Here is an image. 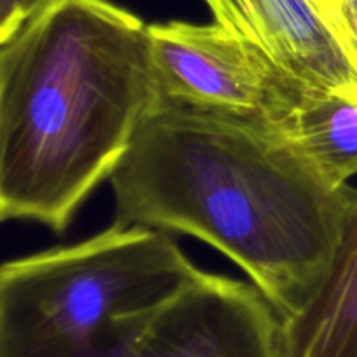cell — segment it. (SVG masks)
<instances>
[{"instance_id":"obj_11","label":"cell","mask_w":357,"mask_h":357,"mask_svg":"<svg viewBox=\"0 0 357 357\" xmlns=\"http://www.w3.org/2000/svg\"><path fill=\"white\" fill-rule=\"evenodd\" d=\"M0 2H3V0H0Z\"/></svg>"},{"instance_id":"obj_9","label":"cell","mask_w":357,"mask_h":357,"mask_svg":"<svg viewBox=\"0 0 357 357\" xmlns=\"http://www.w3.org/2000/svg\"><path fill=\"white\" fill-rule=\"evenodd\" d=\"M52 0H3L0 2V44L13 37L30 17Z\"/></svg>"},{"instance_id":"obj_2","label":"cell","mask_w":357,"mask_h":357,"mask_svg":"<svg viewBox=\"0 0 357 357\" xmlns=\"http://www.w3.org/2000/svg\"><path fill=\"white\" fill-rule=\"evenodd\" d=\"M149 24L52 0L0 44V216L63 232L162 103Z\"/></svg>"},{"instance_id":"obj_10","label":"cell","mask_w":357,"mask_h":357,"mask_svg":"<svg viewBox=\"0 0 357 357\" xmlns=\"http://www.w3.org/2000/svg\"><path fill=\"white\" fill-rule=\"evenodd\" d=\"M342 14L357 45V0H342Z\"/></svg>"},{"instance_id":"obj_1","label":"cell","mask_w":357,"mask_h":357,"mask_svg":"<svg viewBox=\"0 0 357 357\" xmlns=\"http://www.w3.org/2000/svg\"><path fill=\"white\" fill-rule=\"evenodd\" d=\"M119 225L195 237L295 314L326 272L356 190L258 119L162 101L110 176Z\"/></svg>"},{"instance_id":"obj_3","label":"cell","mask_w":357,"mask_h":357,"mask_svg":"<svg viewBox=\"0 0 357 357\" xmlns=\"http://www.w3.org/2000/svg\"><path fill=\"white\" fill-rule=\"evenodd\" d=\"M201 268L171 234L114 223L0 268V357H121Z\"/></svg>"},{"instance_id":"obj_5","label":"cell","mask_w":357,"mask_h":357,"mask_svg":"<svg viewBox=\"0 0 357 357\" xmlns=\"http://www.w3.org/2000/svg\"><path fill=\"white\" fill-rule=\"evenodd\" d=\"M281 317L255 284L201 271L121 357H281Z\"/></svg>"},{"instance_id":"obj_7","label":"cell","mask_w":357,"mask_h":357,"mask_svg":"<svg viewBox=\"0 0 357 357\" xmlns=\"http://www.w3.org/2000/svg\"><path fill=\"white\" fill-rule=\"evenodd\" d=\"M281 357H357V192L326 272L281 319Z\"/></svg>"},{"instance_id":"obj_6","label":"cell","mask_w":357,"mask_h":357,"mask_svg":"<svg viewBox=\"0 0 357 357\" xmlns=\"http://www.w3.org/2000/svg\"><path fill=\"white\" fill-rule=\"evenodd\" d=\"M215 23L260 45L295 79L357 101V45L342 0H204Z\"/></svg>"},{"instance_id":"obj_4","label":"cell","mask_w":357,"mask_h":357,"mask_svg":"<svg viewBox=\"0 0 357 357\" xmlns=\"http://www.w3.org/2000/svg\"><path fill=\"white\" fill-rule=\"evenodd\" d=\"M149 52L162 101L265 122L302 80L218 23H152Z\"/></svg>"},{"instance_id":"obj_8","label":"cell","mask_w":357,"mask_h":357,"mask_svg":"<svg viewBox=\"0 0 357 357\" xmlns=\"http://www.w3.org/2000/svg\"><path fill=\"white\" fill-rule=\"evenodd\" d=\"M265 124L309 157L333 183L357 176V101L298 82Z\"/></svg>"}]
</instances>
